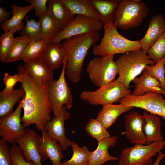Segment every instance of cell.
<instances>
[{
	"label": "cell",
	"mask_w": 165,
	"mask_h": 165,
	"mask_svg": "<svg viewBox=\"0 0 165 165\" xmlns=\"http://www.w3.org/2000/svg\"><path fill=\"white\" fill-rule=\"evenodd\" d=\"M24 100L23 96L15 110L0 120L1 139L12 145L17 144L18 140L24 134L28 128L23 126L20 117Z\"/></svg>",
	"instance_id": "obj_11"
},
{
	"label": "cell",
	"mask_w": 165,
	"mask_h": 165,
	"mask_svg": "<svg viewBox=\"0 0 165 165\" xmlns=\"http://www.w3.org/2000/svg\"><path fill=\"white\" fill-rule=\"evenodd\" d=\"M11 13H12L6 10L5 8L0 7V23L2 26L9 19Z\"/></svg>",
	"instance_id": "obj_42"
},
{
	"label": "cell",
	"mask_w": 165,
	"mask_h": 165,
	"mask_svg": "<svg viewBox=\"0 0 165 165\" xmlns=\"http://www.w3.org/2000/svg\"><path fill=\"white\" fill-rule=\"evenodd\" d=\"M117 137L113 136L98 141L96 149L90 152L88 165H102L109 161H117L119 158L111 156L108 149L114 147L117 142Z\"/></svg>",
	"instance_id": "obj_19"
},
{
	"label": "cell",
	"mask_w": 165,
	"mask_h": 165,
	"mask_svg": "<svg viewBox=\"0 0 165 165\" xmlns=\"http://www.w3.org/2000/svg\"><path fill=\"white\" fill-rule=\"evenodd\" d=\"M124 118L126 130L122 132L121 134L125 135L131 143L146 144L143 130L145 121L143 115L136 111L130 112L125 115Z\"/></svg>",
	"instance_id": "obj_13"
},
{
	"label": "cell",
	"mask_w": 165,
	"mask_h": 165,
	"mask_svg": "<svg viewBox=\"0 0 165 165\" xmlns=\"http://www.w3.org/2000/svg\"><path fill=\"white\" fill-rule=\"evenodd\" d=\"M158 154L155 161L152 165H159L160 161L165 156V153H163L162 151L160 152Z\"/></svg>",
	"instance_id": "obj_43"
},
{
	"label": "cell",
	"mask_w": 165,
	"mask_h": 165,
	"mask_svg": "<svg viewBox=\"0 0 165 165\" xmlns=\"http://www.w3.org/2000/svg\"><path fill=\"white\" fill-rule=\"evenodd\" d=\"M119 102L126 106L141 108L165 120V99L160 94L148 92L138 96L131 94L122 98Z\"/></svg>",
	"instance_id": "obj_10"
},
{
	"label": "cell",
	"mask_w": 165,
	"mask_h": 165,
	"mask_svg": "<svg viewBox=\"0 0 165 165\" xmlns=\"http://www.w3.org/2000/svg\"><path fill=\"white\" fill-rule=\"evenodd\" d=\"M103 28L104 35L101 42L93 47L94 55L107 57L141 50L139 41L130 40L121 35L117 30L115 22L106 24Z\"/></svg>",
	"instance_id": "obj_3"
},
{
	"label": "cell",
	"mask_w": 165,
	"mask_h": 165,
	"mask_svg": "<svg viewBox=\"0 0 165 165\" xmlns=\"http://www.w3.org/2000/svg\"><path fill=\"white\" fill-rule=\"evenodd\" d=\"M17 72L22 76L21 87L25 92L22 125L26 128L35 124L38 130L45 132L47 123L52 119V110L48 95V81L42 86L37 85L21 65L18 66Z\"/></svg>",
	"instance_id": "obj_1"
},
{
	"label": "cell",
	"mask_w": 165,
	"mask_h": 165,
	"mask_svg": "<svg viewBox=\"0 0 165 165\" xmlns=\"http://www.w3.org/2000/svg\"><path fill=\"white\" fill-rule=\"evenodd\" d=\"M116 62L119 75L116 80L128 88L131 87L130 83L142 72L146 66L155 64L141 50L123 53Z\"/></svg>",
	"instance_id": "obj_4"
},
{
	"label": "cell",
	"mask_w": 165,
	"mask_h": 165,
	"mask_svg": "<svg viewBox=\"0 0 165 165\" xmlns=\"http://www.w3.org/2000/svg\"><path fill=\"white\" fill-rule=\"evenodd\" d=\"M25 1L30 3V5L32 6L36 16L39 18L41 16L48 12L46 4L48 0H26Z\"/></svg>",
	"instance_id": "obj_41"
},
{
	"label": "cell",
	"mask_w": 165,
	"mask_h": 165,
	"mask_svg": "<svg viewBox=\"0 0 165 165\" xmlns=\"http://www.w3.org/2000/svg\"><path fill=\"white\" fill-rule=\"evenodd\" d=\"M142 115L145 120L143 130L146 139V144L163 140L161 130L160 117L145 111L143 112Z\"/></svg>",
	"instance_id": "obj_22"
},
{
	"label": "cell",
	"mask_w": 165,
	"mask_h": 165,
	"mask_svg": "<svg viewBox=\"0 0 165 165\" xmlns=\"http://www.w3.org/2000/svg\"><path fill=\"white\" fill-rule=\"evenodd\" d=\"M42 32V40L51 41L56 37L60 31L49 12L42 15L39 17Z\"/></svg>",
	"instance_id": "obj_29"
},
{
	"label": "cell",
	"mask_w": 165,
	"mask_h": 165,
	"mask_svg": "<svg viewBox=\"0 0 165 165\" xmlns=\"http://www.w3.org/2000/svg\"><path fill=\"white\" fill-rule=\"evenodd\" d=\"M165 147V141L149 144H135L121 151L119 165H152V157L155 156Z\"/></svg>",
	"instance_id": "obj_8"
},
{
	"label": "cell",
	"mask_w": 165,
	"mask_h": 165,
	"mask_svg": "<svg viewBox=\"0 0 165 165\" xmlns=\"http://www.w3.org/2000/svg\"><path fill=\"white\" fill-rule=\"evenodd\" d=\"M7 142L0 140V165H13L10 148Z\"/></svg>",
	"instance_id": "obj_39"
},
{
	"label": "cell",
	"mask_w": 165,
	"mask_h": 165,
	"mask_svg": "<svg viewBox=\"0 0 165 165\" xmlns=\"http://www.w3.org/2000/svg\"><path fill=\"white\" fill-rule=\"evenodd\" d=\"M67 109L65 105L63 106L59 116L48 122L46 131L51 139L59 142L63 151L71 146L72 142L65 135L64 123L70 117V114L67 112Z\"/></svg>",
	"instance_id": "obj_14"
},
{
	"label": "cell",
	"mask_w": 165,
	"mask_h": 165,
	"mask_svg": "<svg viewBox=\"0 0 165 165\" xmlns=\"http://www.w3.org/2000/svg\"><path fill=\"white\" fill-rule=\"evenodd\" d=\"M73 153L69 160L61 162V165H88L90 152L85 146L79 147L74 141L72 143Z\"/></svg>",
	"instance_id": "obj_30"
},
{
	"label": "cell",
	"mask_w": 165,
	"mask_h": 165,
	"mask_svg": "<svg viewBox=\"0 0 165 165\" xmlns=\"http://www.w3.org/2000/svg\"><path fill=\"white\" fill-rule=\"evenodd\" d=\"M165 32V19L162 14L153 16L144 37L139 42L141 50L146 53L150 48Z\"/></svg>",
	"instance_id": "obj_16"
},
{
	"label": "cell",
	"mask_w": 165,
	"mask_h": 165,
	"mask_svg": "<svg viewBox=\"0 0 165 165\" xmlns=\"http://www.w3.org/2000/svg\"><path fill=\"white\" fill-rule=\"evenodd\" d=\"M24 19L26 24L23 29L20 31V35L27 37L29 42L41 40L42 32L39 22L36 21L34 19L29 20L27 15Z\"/></svg>",
	"instance_id": "obj_33"
},
{
	"label": "cell",
	"mask_w": 165,
	"mask_h": 165,
	"mask_svg": "<svg viewBox=\"0 0 165 165\" xmlns=\"http://www.w3.org/2000/svg\"><path fill=\"white\" fill-rule=\"evenodd\" d=\"M66 54L61 43L51 41L48 43L40 58L45 64L53 71L58 68L66 58Z\"/></svg>",
	"instance_id": "obj_21"
},
{
	"label": "cell",
	"mask_w": 165,
	"mask_h": 165,
	"mask_svg": "<svg viewBox=\"0 0 165 165\" xmlns=\"http://www.w3.org/2000/svg\"><path fill=\"white\" fill-rule=\"evenodd\" d=\"M50 40H41L29 42L23 54L21 60L26 62L30 60L40 58Z\"/></svg>",
	"instance_id": "obj_32"
},
{
	"label": "cell",
	"mask_w": 165,
	"mask_h": 165,
	"mask_svg": "<svg viewBox=\"0 0 165 165\" xmlns=\"http://www.w3.org/2000/svg\"><path fill=\"white\" fill-rule=\"evenodd\" d=\"M61 1L73 15L91 18L101 22V17L90 0H61Z\"/></svg>",
	"instance_id": "obj_25"
},
{
	"label": "cell",
	"mask_w": 165,
	"mask_h": 165,
	"mask_svg": "<svg viewBox=\"0 0 165 165\" xmlns=\"http://www.w3.org/2000/svg\"><path fill=\"white\" fill-rule=\"evenodd\" d=\"M131 94V91L123 84L115 80L93 91L81 92L79 97L83 101L91 105L112 104L119 102L124 97Z\"/></svg>",
	"instance_id": "obj_6"
},
{
	"label": "cell",
	"mask_w": 165,
	"mask_h": 165,
	"mask_svg": "<svg viewBox=\"0 0 165 165\" xmlns=\"http://www.w3.org/2000/svg\"><path fill=\"white\" fill-rule=\"evenodd\" d=\"M23 66L27 73L37 85L42 86L53 79V71L49 68L40 58L33 59L24 63Z\"/></svg>",
	"instance_id": "obj_18"
},
{
	"label": "cell",
	"mask_w": 165,
	"mask_h": 165,
	"mask_svg": "<svg viewBox=\"0 0 165 165\" xmlns=\"http://www.w3.org/2000/svg\"><path fill=\"white\" fill-rule=\"evenodd\" d=\"M133 108V107L126 106L121 103L105 105H103L96 119L107 129L115 122L121 114Z\"/></svg>",
	"instance_id": "obj_24"
},
{
	"label": "cell",
	"mask_w": 165,
	"mask_h": 165,
	"mask_svg": "<svg viewBox=\"0 0 165 165\" xmlns=\"http://www.w3.org/2000/svg\"><path fill=\"white\" fill-rule=\"evenodd\" d=\"M67 61L66 58L63 64L61 72L58 79L48 81V97L54 117L59 116L63 105H65L68 109L72 106L73 96L65 77Z\"/></svg>",
	"instance_id": "obj_7"
},
{
	"label": "cell",
	"mask_w": 165,
	"mask_h": 165,
	"mask_svg": "<svg viewBox=\"0 0 165 165\" xmlns=\"http://www.w3.org/2000/svg\"><path fill=\"white\" fill-rule=\"evenodd\" d=\"M13 38V34L7 31L0 37V61L3 63L6 62Z\"/></svg>",
	"instance_id": "obj_37"
},
{
	"label": "cell",
	"mask_w": 165,
	"mask_h": 165,
	"mask_svg": "<svg viewBox=\"0 0 165 165\" xmlns=\"http://www.w3.org/2000/svg\"><path fill=\"white\" fill-rule=\"evenodd\" d=\"M143 71L156 78L165 90V56L154 64L147 65Z\"/></svg>",
	"instance_id": "obj_35"
},
{
	"label": "cell",
	"mask_w": 165,
	"mask_h": 165,
	"mask_svg": "<svg viewBox=\"0 0 165 165\" xmlns=\"http://www.w3.org/2000/svg\"><path fill=\"white\" fill-rule=\"evenodd\" d=\"M22 78V75L19 73L13 75L5 73L3 79L5 88L2 91L5 93L12 92L14 89L13 87L18 82H21Z\"/></svg>",
	"instance_id": "obj_40"
},
{
	"label": "cell",
	"mask_w": 165,
	"mask_h": 165,
	"mask_svg": "<svg viewBox=\"0 0 165 165\" xmlns=\"http://www.w3.org/2000/svg\"><path fill=\"white\" fill-rule=\"evenodd\" d=\"M99 38V31H94L72 37L65 40L62 44L67 60L65 74L72 82L80 80L88 51Z\"/></svg>",
	"instance_id": "obj_2"
},
{
	"label": "cell",
	"mask_w": 165,
	"mask_h": 165,
	"mask_svg": "<svg viewBox=\"0 0 165 165\" xmlns=\"http://www.w3.org/2000/svg\"><path fill=\"white\" fill-rule=\"evenodd\" d=\"M103 27L102 22L95 19L80 15H76L66 27L51 40L54 43H61L72 37L94 31H99Z\"/></svg>",
	"instance_id": "obj_12"
},
{
	"label": "cell",
	"mask_w": 165,
	"mask_h": 165,
	"mask_svg": "<svg viewBox=\"0 0 165 165\" xmlns=\"http://www.w3.org/2000/svg\"><path fill=\"white\" fill-rule=\"evenodd\" d=\"M149 9L140 0H120L115 17L117 28L124 30L141 25Z\"/></svg>",
	"instance_id": "obj_5"
},
{
	"label": "cell",
	"mask_w": 165,
	"mask_h": 165,
	"mask_svg": "<svg viewBox=\"0 0 165 165\" xmlns=\"http://www.w3.org/2000/svg\"><path fill=\"white\" fill-rule=\"evenodd\" d=\"M48 11L61 31L74 19L72 14L63 4L61 0L48 1Z\"/></svg>",
	"instance_id": "obj_23"
},
{
	"label": "cell",
	"mask_w": 165,
	"mask_h": 165,
	"mask_svg": "<svg viewBox=\"0 0 165 165\" xmlns=\"http://www.w3.org/2000/svg\"><path fill=\"white\" fill-rule=\"evenodd\" d=\"M25 94L22 87L14 89L11 92H0V118L1 119L7 116L13 112V108L15 104L22 98Z\"/></svg>",
	"instance_id": "obj_28"
},
{
	"label": "cell",
	"mask_w": 165,
	"mask_h": 165,
	"mask_svg": "<svg viewBox=\"0 0 165 165\" xmlns=\"http://www.w3.org/2000/svg\"><path fill=\"white\" fill-rule=\"evenodd\" d=\"M132 82L135 87L131 94L132 95L141 96L148 92H155L165 95V90L159 81L144 71L140 77L135 78Z\"/></svg>",
	"instance_id": "obj_20"
},
{
	"label": "cell",
	"mask_w": 165,
	"mask_h": 165,
	"mask_svg": "<svg viewBox=\"0 0 165 165\" xmlns=\"http://www.w3.org/2000/svg\"><path fill=\"white\" fill-rule=\"evenodd\" d=\"M150 58L155 63L165 56V32L150 48L148 52Z\"/></svg>",
	"instance_id": "obj_36"
},
{
	"label": "cell",
	"mask_w": 165,
	"mask_h": 165,
	"mask_svg": "<svg viewBox=\"0 0 165 165\" xmlns=\"http://www.w3.org/2000/svg\"><path fill=\"white\" fill-rule=\"evenodd\" d=\"M29 42L26 36L14 37L6 62L9 63L22 59L23 52Z\"/></svg>",
	"instance_id": "obj_31"
},
{
	"label": "cell",
	"mask_w": 165,
	"mask_h": 165,
	"mask_svg": "<svg viewBox=\"0 0 165 165\" xmlns=\"http://www.w3.org/2000/svg\"><path fill=\"white\" fill-rule=\"evenodd\" d=\"M85 128L87 132L98 141L111 136L107 129L96 119H91Z\"/></svg>",
	"instance_id": "obj_34"
},
{
	"label": "cell",
	"mask_w": 165,
	"mask_h": 165,
	"mask_svg": "<svg viewBox=\"0 0 165 165\" xmlns=\"http://www.w3.org/2000/svg\"><path fill=\"white\" fill-rule=\"evenodd\" d=\"M11 7L13 16L2 26V28L3 31H8L14 34L20 31L24 28V23L22 20L24 19L27 14L31 11L33 8L31 5L20 6L14 4L12 5Z\"/></svg>",
	"instance_id": "obj_26"
},
{
	"label": "cell",
	"mask_w": 165,
	"mask_h": 165,
	"mask_svg": "<svg viewBox=\"0 0 165 165\" xmlns=\"http://www.w3.org/2000/svg\"><path fill=\"white\" fill-rule=\"evenodd\" d=\"M41 137L34 130L28 128L24 134L17 142L25 160L31 161L36 165H43L42 157L38 150Z\"/></svg>",
	"instance_id": "obj_15"
},
{
	"label": "cell",
	"mask_w": 165,
	"mask_h": 165,
	"mask_svg": "<svg viewBox=\"0 0 165 165\" xmlns=\"http://www.w3.org/2000/svg\"><path fill=\"white\" fill-rule=\"evenodd\" d=\"M10 151L13 165H36L31 161H26L20 147L16 145H12Z\"/></svg>",
	"instance_id": "obj_38"
},
{
	"label": "cell",
	"mask_w": 165,
	"mask_h": 165,
	"mask_svg": "<svg viewBox=\"0 0 165 165\" xmlns=\"http://www.w3.org/2000/svg\"><path fill=\"white\" fill-rule=\"evenodd\" d=\"M114 56L94 57L88 63L86 69L91 82L100 87L115 80L118 69Z\"/></svg>",
	"instance_id": "obj_9"
},
{
	"label": "cell",
	"mask_w": 165,
	"mask_h": 165,
	"mask_svg": "<svg viewBox=\"0 0 165 165\" xmlns=\"http://www.w3.org/2000/svg\"><path fill=\"white\" fill-rule=\"evenodd\" d=\"M42 134L38 148L42 161L49 159L53 165H61V160L64 158L61 146L56 141L51 139L46 132Z\"/></svg>",
	"instance_id": "obj_17"
},
{
	"label": "cell",
	"mask_w": 165,
	"mask_h": 165,
	"mask_svg": "<svg viewBox=\"0 0 165 165\" xmlns=\"http://www.w3.org/2000/svg\"><path fill=\"white\" fill-rule=\"evenodd\" d=\"M101 18L103 25L115 22L116 14L119 3L118 0H90Z\"/></svg>",
	"instance_id": "obj_27"
}]
</instances>
